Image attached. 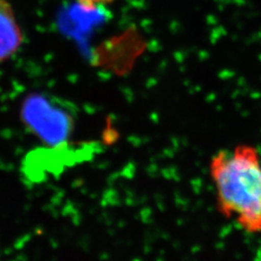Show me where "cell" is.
Listing matches in <instances>:
<instances>
[{
	"label": "cell",
	"mask_w": 261,
	"mask_h": 261,
	"mask_svg": "<svg viewBox=\"0 0 261 261\" xmlns=\"http://www.w3.org/2000/svg\"><path fill=\"white\" fill-rule=\"evenodd\" d=\"M23 43L22 30L8 0H0V64L12 59Z\"/></svg>",
	"instance_id": "7a4b0ae2"
},
{
	"label": "cell",
	"mask_w": 261,
	"mask_h": 261,
	"mask_svg": "<svg viewBox=\"0 0 261 261\" xmlns=\"http://www.w3.org/2000/svg\"><path fill=\"white\" fill-rule=\"evenodd\" d=\"M221 213L249 233L261 234V159L252 145L221 151L210 164Z\"/></svg>",
	"instance_id": "6da1fadb"
},
{
	"label": "cell",
	"mask_w": 261,
	"mask_h": 261,
	"mask_svg": "<svg viewBox=\"0 0 261 261\" xmlns=\"http://www.w3.org/2000/svg\"><path fill=\"white\" fill-rule=\"evenodd\" d=\"M80 7L84 11H95L103 6L111 5L116 0H75Z\"/></svg>",
	"instance_id": "3957f363"
}]
</instances>
